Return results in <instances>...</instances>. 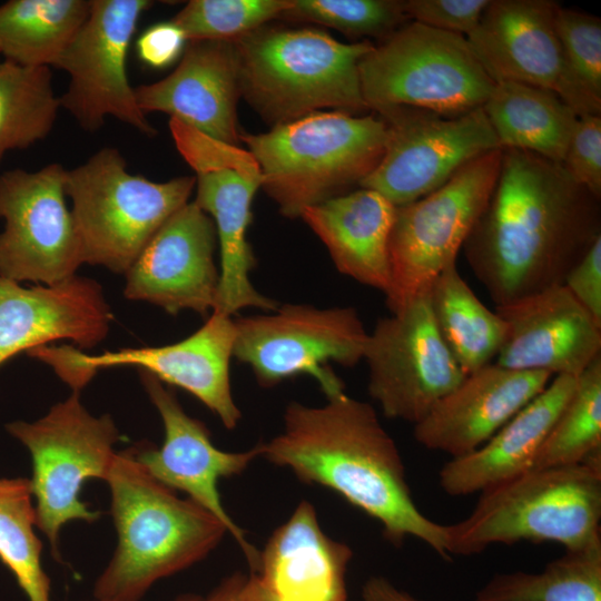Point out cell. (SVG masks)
<instances>
[{
  "label": "cell",
  "instance_id": "4dcf8cb0",
  "mask_svg": "<svg viewBox=\"0 0 601 601\" xmlns=\"http://www.w3.org/2000/svg\"><path fill=\"white\" fill-rule=\"evenodd\" d=\"M474 601H601V541L565 550L538 573L495 574Z\"/></svg>",
  "mask_w": 601,
  "mask_h": 601
},
{
  "label": "cell",
  "instance_id": "1f68e13d",
  "mask_svg": "<svg viewBox=\"0 0 601 601\" xmlns=\"http://www.w3.org/2000/svg\"><path fill=\"white\" fill-rule=\"evenodd\" d=\"M50 67L19 65L0 56V162L52 130L60 109Z\"/></svg>",
  "mask_w": 601,
  "mask_h": 601
},
{
  "label": "cell",
  "instance_id": "74e56055",
  "mask_svg": "<svg viewBox=\"0 0 601 601\" xmlns=\"http://www.w3.org/2000/svg\"><path fill=\"white\" fill-rule=\"evenodd\" d=\"M561 165L577 183L601 198V116L578 117Z\"/></svg>",
  "mask_w": 601,
  "mask_h": 601
},
{
  "label": "cell",
  "instance_id": "8992f818",
  "mask_svg": "<svg viewBox=\"0 0 601 601\" xmlns=\"http://www.w3.org/2000/svg\"><path fill=\"white\" fill-rule=\"evenodd\" d=\"M263 188L287 218L349 193L377 167L387 126L377 115L317 111L258 135H243Z\"/></svg>",
  "mask_w": 601,
  "mask_h": 601
},
{
  "label": "cell",
  "instance_id": "30bf717a",
  "mask_svg": "<svg viewBox=\"0 0 601 601\" xmlns=\"http://www.w3.org/2000/svg\"><path fill=\"white\" fill-rule=\"evenodd\" d=\"M169 129L177 150L196 173L195 203L214 221L220 246V270L213 312L233 316L256 307L275 311L278 303L260 294L252 284L256 266L247 230L252 203L264 176L254 155L170 118Z\"/></svg>",
  "mask_w": 601,
  "mask_h": 601
},
{
  "label": "cell",
  "instance_id": "484cf974",
  "mask_svg": "<svg viewBox=\"0 0 601 601\" xmlns=\"http://www.w3.org/2000/svg\"><path fill=\"white\" fill-rule=\"evenodd\" d=\"M577 380L556 375L483 445L452 457L439 473L442 490L453 496L481 493L533 469L541 445L572 395Z\"/></svg>",
  "mask_w": 601,
  "mask_h": 601
},
{
  "label": "cell",
  "instance_id": "44dd1931",
  "mask_svg": "<svg viewBox=\"0 0 601 601\" xmlns=\"http://www.w3.org/2000/svg\"><path fill=\"white\" fill-rule=\"evenodd\" d=\"M494 311L505 324L502 367L578 377L601 356V326L564 285Z\"/></svg>",
  "mask_w": 601,
  "mask_h": 601
},
{
  "label": "cell",
  "instance_id": "7bdbcfd3",
  "mask_svg": "<svg viewBox=\"0 0 601 601\" xmlns=\"http://www.w3.org/2000/svg\"><path fill=\"white\" fill-rule=\"evenodd\" d=\"M246 579L239 573L229 577L207 597L208 601H244L243 588Z\"/></svg>",
  "mask_w": 601,
  "mask_h": 601
},
{
  "label": "cell",
  "instance_id": "7402d4cb",
  "mask_svg": "<svg viewBox=\"0 0 601 601\" xmlns=\"http://www.w3.org/2000/svg\"><path fill=\"white\" fill-rule=\"evenodd\" d=\"M111 321L95 279L75 275L55 285L23 287L0 278V366L58 339L92 348L106 338Z\"/></svg>",
  "mask_w": 601,
  "mask_h": 601
},
{
  "label": "cell",
  "instance_id": "ba28073f",
  "mask_svg": "<svg viewBox=\"0 0 601 601\" xmlns=\"http://www.w3.org/2000/svg\"><path fill=\"white\" fill-rule=\"evenodd\" d=\"M363 99L380 114L395 107L457 117L483 107L495 82L465 36L407 22L358 63Z\"/></svg>",
  "mask_w": 601,
  "mask_h": 601
},
{
  "label": "cell",
  "instance_id": "e0dca14e",
  "mask_svg": "<svg viewBox=\"0 0 601 601\" xmlns=\"http://www.w3.org/2000/svg\"><path fill=\"white\" fill-rule=\"evenodd\" d=\"M65 174L53 162L36 171L17 168L0 175V278L55 285L82 265L66 205Z\"/></svg>",
  "mask_w": 601,
  "mask_h": 601
},
{
  "label": "cell",
  "instance_id": "3957f363",
  "mask_svg": "<svg viewBox=\"0 0 601 601\" xmlns=\"http://www.w3.org/2000/svg\"><path fill=\"white\" fill-rule=\"evenodd\" d=\"M106 482L118 543L93 583V599L140 601L157 581L207 556L227 533L208 511L149 475L131 447L116 453Z\"/></svg>",
  "mask_w": 601,
  "mask_h": 601
},
{
  "label": "cell",
  "instance_id": "f546056e",
  "mask_svg": "<svg viewBox=\"0 0 601 601\" xmlns=\"http://www.w3.org/2000/svg\"><path fill=\"white\" fill-rule=\"evenodd\" d=\"M91 0H10L0 4V56L55 67L87 20Z\"/></svg>",
  "mask_w": 601,
  "mask_h": 601
},
{
  "label": "cell",
  "instance_id": "f1b7e54d",
  "mask_svg": "<svg viewBox=\"0 0 601 601\" xmlns=\"http://www.w3.org/2000/svg\"><path fill=\"white\" fill-rule=\"evenodd\" d=\"M428 297L436 328L464 374L491 364L503 344L505 324L476 297L456 263L433 280Z\"/></svg>",
  "mask_w": 601,
  "mask_h": 601
},
{
  "label": "cell",
  "instance_id": "d6a6232c",
  "mask_svg": "<svg viewBox=\"0 0 601 601\" xmlns=\"http://www.w3.org/2000/svg\"><path fill=\"white\" fill-rule=\"evenodd\" d=\"M30 480L0 479V560L10 570L28 601H52L51 582L36 534V510Z\"/></svg>",
  "mask_w": 601,
  "mask_h": 601
},
{
  "label": "cell",
  "instance_id": "6da1fadb",
  "mask_svg": "<svg viewBox=\"0 0 601 601\" xmlns=\"http://www.w3.org/2000/svg\"><path fill=\"white\" fill-rule=\"evenodd\" d=\"M601 237V198L559 162L502 148L489 200L462 249L495 306L563 285Z\"/></svg>",
  "mask_w": 601,
  "mask_h": 601
},
{
  "label": "cell",
  "instance_id": "d4e9b609",
  "mask_svg": "<svg viewBox=\"0 0 601 601\" xmlns=\"http://www.w3.org/2000/svg\"><path fill=\"white\" fill-rule=\"evenodd\" d=\"M352 549L326 535L312 503L302 501L259 552L257 575L278 601H347Z\"/></svg>",
  "mask_w": 601,
  "mask_h": 601
},
{
  "label": "cell",
  "instance_id": "603a6c76",
  "mask_svg": "<svg viewBox=\"0 0 601 601\" xmlns=\"http://www.w3.org/2000/svg\"><path fill=\"white\" fill-rule=\"evenodd\" d=\"M551 377L548 372L487 364L443 396L414 425V437L452 457L471 453L540 394Z\"/></svg>",
  "mask_w": 601,
  "mask_h": 601
},
{
  "label": "cell",
  "instance_id": "60d3db41",
  "mask_svg": "<svg viewBox=\"0 0 601 601\" xmlns=\"http://www.w3.org/2000/svg\"><path fill=\"white\" fill-rule=\"evenodd\" d=\"M187 38L173 21H162L147 28L137 39L138 58L148 67L161 69L183 55Z\"/></svg>",
  "mask_w": 601,
  "mask_h": 601
},
{
  "label": "cell",
  "instance_id": "b9f144b4",
  "mask_svg": "<svg viewBox=\"0 0 601 601\" xmlns=\"http://www.w3.org/2000/svg\"><path fill=\"white\" fill-rule=\"evenodd\" d=\"M362 601H420L386 578L372 577L363 585Z\"/></svg>",
  "mask_w": 601,
  "mask_h": 601
},
{
  "label": "cell",
  "instance_id": "ee69618b",
  "mask_svg": "<svg viewBox=\"0 0 601 601\" xmlns=\"http://www.w3.org/2000/svg\"><path fill=\"white\" fill-rule=\"evenodd\" d=\"M244 601H278L259 581L256 574L246 579L243 588Z\"/></svg>",
  "mask_w": 601,
  "mask_h": 601
},
{
  "label": "cell",
  "instance_id": "277c9868",
  "mask_svg": "<svg viewBox=\"0 0 601 601\" xmlns=\"http://www.w3.org/2000/svg\"><path fill=\"white\" fill-rule=\"evenodd\" d=\"M240 95L273 127L335 109L367 110L358 63L374 47L311 28H265L234 41Z\"/></svg>",
  "mask_w": 601,
  "mask_h": 601
},
{
  "label": "cell",
  "instance_id": "8fae6325",
  "mask_svg": "<svg viewBox=\"0 0 601 601\" xmlns=\"http://www.w3.org/2000/svg\"><path fill=\"white\" fill-rule=\"evenodd\" d=\"M502 148L463 166L444 185L395 209L390 234L391 287L386 304L395 313L456 263L494 188Z\"/></svg>",
  "mask_w": 601,
  "mask_h": 601
},
{
  "label": "cell",
  "instance_id": "5bb4252c",
  "mask_svg": "<svg viewBox=\"0 0 601 601\" xmlns=\"http://www.w3.org/2000/svg\"><path fill=\"white\" fill-rule=\"evenodd\" d=\"M364 361L383 414L414 425L466 376L436 328L428 292L377 321Z\"/></svg>",
  "mask_w": 601,
  "mask_h": 601
},
{
  "label": "cell",
  "instance_id": "f35d334b",
  "mask_svg": "<svg viewBox=\"0 0 601 601\" xmlns=\"http://www.w3.org/2000/svg\"><path fill=\"white\" fill-rule=\"evenodd\" d=\"M490 0H403L407 18L421 24L467 36Z\"/></svg>",
  "mask_w": 601,
  "mask_h": 601
},
{
  "label": "cell",
  "instance_id": "cb8c5ba5",
  "mask_svg": "<svg viewBox=\"0 0 601 601\" xmlns=\"http://www.w3.org/2000/svg\"><path fill=\"white\" fill-rule=\"evenodd\" d=\"M139 108L165 112L215 139L237 145L240 96L235 43L188 41L176 69L166 78L135 88Z\"/></svg>",
  "mask_w": 601,
  "mask_h": 601
},
{
  "label": "cell",
  "instance_id": "9c48e42d",
  "mask_svg": "<svg viewBox=\"0 0 601 601\" xmlns=\"http://www.w3.org/2000/svg\"><path fill=\"white\" fill-rule=\"evenodd\" d=\"M6 430L30 453L36 526L58 561L62 526L72 520L92 523L100 515L81 501L80 491L88 480L106 482L120 432L110 415L90 414L77 391L37 421L11 422Z\"/></svg>",
  "mask_w": 601,
  "mask_h": 601
},
{
  "label": "cell",
  "instance_id": "836d02e7",
  "mask_svg": "<svg viewBox=\"0 0 601 601\" xmlns=\"http://www.w3.org/2000/svg\"><path fill=\"white\" fill-rule=\"evenodd\" d=\"M601 453V356L578 376L538 453L534 467L571 466Z\"/></svg>",
  "mask_w": 601,
  "mask_h": 601
},
{
  "label": "cell",
  "instance_id": "8d00e7d4",
  "mask_svg": "<svg viewBox=\"0 0 601 601\" xmlns=\"http://www.w3.org/2000/svg\"><path fill=\"white\" fill-rule=\"evenodd\" d=\"M555 30L568 68L581 89L601 104V20L560 4Z\"/></svg>",
  "mask_w": 601,
  "mask_h": 601
},
{
  "label": "cell",
  "instance_id": "2e32d148",
  "mask_svg": "<svg viewBox=\"0 0 601 601\" xmlns=\"http://www.w3.org/2000/svg\"><path fill=\"white\" fill-rule=\"evenodd\" d=\"M377 115L387 126L386 148L359 186L395 207L426 196L470 161L501 148L482 107L457 117L407 107Z\"/></svg>",
  "mask_w": 601,
  "mask_h": 601
},
{
  "label": "cell",
  "instance_id": "d590c367",
  "mask_svg": "<svg viewBox=\"0 0 601 601\" xmlns=\"http://www.w3.org/2000/svg\"><path fill=\"white\" fill-rule=\"evenodd\" d=\"M280 18L311 21L352 36L385 39L407 23L403 0H292Z\"/></svg>",
  "mask_w": 601,
  "mask_h": 601
},
{
  "label": "cell",
  "instance_id": "4fadbf2b",
  "mask_svg": "<svg viewBox=\"0 0 601 601\" xmlns=\"http://www.w3.org/2000/svg\"><path fill=\"white\" fill-rule=\"evenodd\" d=\"M236 341L231 316L211 312L205 324L185 339L157 347L122 348L87 355L72 346H40L28 354L52 366L72 391L79 392L100 368L131 365L162 383L193 394L233 430L242 418L230 385V358Z\"/></svg>",
  "mask_w": 601,
  "mask_h": 601
},
{
  "label": "cell",
  "instance_id": "d6986e66",
  "mask_svg": "<svg viewBox=\"0 0 601 601\" xmlns=\"http://www.w3.org/2000/svg\"><path fill=\"white\" fill-rule=\"evenodd\" d=\"M559 7L553 0H490L465 38L495 83L546 88L578 117L601 116V104L581 89L568 68L555 30Z\"/></svg>",
  "mask_w": 601,
  "mask_h": 601
},
{
  "label": "cell",
  "instance_id": "f6af8a7d",
  "mask_svg": "<svg viewBox=\"0 0 601 601\" xmlns=\"http://www.w3.org/2000/svg\"><path fill=\"white\" fill-rule=\"evenodd\" d=\"M82 601H100V600L92 598L90 600H82ZM176 601H208V598H201L197 595H186V597H181L177 599Z\"/></svg>",
  "mask_w": 601,
  "mask_h": 601
},
{
  "label": "cell",
  "instance_id": "ac0fdd59",
  "mask_svg": "<svg viewBox=\"0 0 601 601\" xmlns=\"http://www.w3.org/2000/svg\"><path fill=\"white\" fill-rule=\"evenodd\" d=\"M139 377L161 417L165 436L160 447L149 442L130 446L136 461L155 480L174 491L185 492L188 499L219 520L255 573L259 551L249 543L245 532L225 510L218 481L242 473L260 456L262 443L243 452L217 449L205 424L184 411L173 391L147 371L139 370Z\"/></svg>",
  "mask_w": 601,
  "mask_h": 601
},
{
  "label": "cell",
  "instance_id": "e575fe53",
  "mask_svg": "<svg viewBox=\"0 0 601 601\" xmlns=\"http://www.w3.org/2000/svg\"><path fill=\"white\" fill-rule=\"evenodd\" d=\"M292 0H191L171 19L187 41L234 42L280 18Z\"/></svg>",
  "mask_w": 601,
  "mask_h": 601
},
{
  "label": "cell",
  "instance_id": "83f0119b",
  "mask_svg": "<svg viewBox=\"0 0 601 601\" xmlns=\"http://www.w3.org/2000/svg\"><path fill=\"white\" fill-rule=\"evenodd\" d=\"M482 108L501 148L522 149L562 162L578 115L554 91L497 82Z\"/></svg>",
  "mask_w": 601,
  "mask_h": 601
},
{
  "label": "cell",
  "instance_id": "7c38bea8",
  "mask_svg": "<svg viewBox=\"0 0 601 601\" xmlns=\"http://www.w3.org/2000/svg\"><path fill=\"white\" fill-rule=\"evenodd\" d=\"M235 324L233 356L250 367L260 386L307 374L327 397L344 393L329 362L356 365L364 359L368 339L354 307L285 304L272 313L236 318Z\"/></svg>",
  "mask_w": 601,
  "mask_h": 601
},
{
  "label": "cell",
  "instance_id": "5b68a950",
  "mask_svg": "<svg viewBox=\"0 0 601 601\" xmlns=\"http://www.w3.org/2000/svg\"><path fill=\"white\" fill-rule=\"evenodd\" d=\"M601 453L571 466L533 467L482 491L472 512L446 524L447 552L550 541L565 550L601 541Z\"/></svg>",
  "mask_w": 601,
  "mask_h": 601
},
{
  "label": "cell",
  "instance_id": "ffe728a7",
  "mask_svg": "<svg viewBox=\"0 0 601 601\" xmlns=\"http://www.w3.org/2000/svg\"><path fill=\"white\" fill-rule=\"evenodd\" d=\"M213 219L193 200L152 236L125 274L124 295L171 315L214 311L219 284Z\"/></svg>",
  "mask_w": 601,
  "mask_h": 601
},
{
  "label": "cell",
  "instance_id": "4316f807",
  "mask_svg": "<svg viewBox=\"0 0 601 601\" xmlns=\"http://www.w3.org/2000/svg\"><path fill=\"white\" fill-rule=\"evenodd\" d=\"M395 209L377 191L361 188L308 207L300 218L324 243L338 272L386 295Z\"/></svg>",
  "mask_w": 601,
  "mask_h": 601
},
{
  "label": "cell",
  "instance_id": "7a4b0ae2",
  "mask_svg": "<svg viewBox=\"0 0 601 601\" xmlns=\"http://www.w3.org/2000/svg\"><path fill=\"white\" fill-rule=\"evenodd\" d=\"M260 456L338 493L377 520L390 543L413 536L450 559L446 525L418 510L396 443L370 403L345 392L321 406L292 402L282 432L262 443Z\"/></svg>",
  "mask_w": 601,
  "mask_h": 601
},
{
  "label": "cell",
  "instance_id": "52a82bcc",
  "mask_svg": "<svg viewBox=\"0 0 601 601\" xmlns=\"http://www.w3.org/2000/svg\"><path fill=\"white\" fill-rule=\"evenodd\" d=\"M195 186V176L158 183L131 174L114 147L66 169L65 194L82 264L125 275L158 229L189 201Z\"/></svg>",
  "mask_w": 601,
  "mask_h": 601
},
{
  "label": "cell",
  "instance_id": "9a60e30c",
  "mask_svg": "<svg viewBox=\"0 0 601 601\" xmlns=\"http://www.w3.org/2000/svg\"><path fill=\"white\" fill-rule=\"evenodd\" d=\"M149 0H91L85 23L60 55L55 67L69 75L67 90L59 97L86 131L100 129L107 117L147 136L157 130L139 108L126 59L130 41Z\"/></svg>",
  "mask_w": 601,
  "mask_h": 601
},
{
  "label": "cell",
  "instance_id": "ab89813d",
  "mask_svg": "<svg viewBox=\"0 0 601 601\" xmlns=\"http://www.w3.org/2000/svg\"><path fill=\"white\" fill-rule=\"evenodd\" d=\"M563 285L601 326V237L568 273Z\"/></svg>",
  "mask_w": 601,
  "mask_h": 601
}]
</instances>
